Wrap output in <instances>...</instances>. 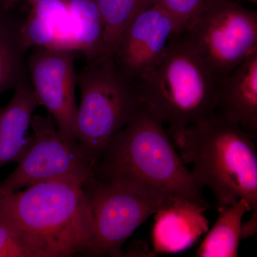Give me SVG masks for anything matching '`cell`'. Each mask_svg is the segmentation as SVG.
<instances>
[{
    "label": "cell",
    "mask_w": 257,
    "mask_h": 257,
    "mask_svg": "<svg viewBox=\"0 0 257 257\" xmlns=\"http://www.w3.org/2000/svg\"><path fill=\"white\" fill-rule=\"evenodd\" d=\"M0 257H30L16 236L0 223Z\"/></svg>",
    "instance_id": "ffe728a7"
},
{
    "label": "cell",
    "mask_w": 257,
    "mask_h": 257,
    "mask_svg": "<svg viewBox=\"0 0 257 257\" xmlns=\"http://www.w3.org/2000/svg\"><path fill=\"white\" fill-rule=\"evenodd\" d=\"M40 101L30 80L15 89L9 104L0 109V168L18 162L32 142V119Z\"/></svg>",
    "instance_id": "4fadbf2b"
},
{
    "label": "cell",
    "mask_w": 257,
    "mask_h": 257,
    "mask_svg": "<svg viewBox=\"0 0 257 257\" xmlns=\"http://www.w3.org/2000/svg\"><path fill=\"white\" fill-rule=\"evenodd\" d=\"M77 83L80 103L76 116L75 141L96 165L142 103L135 84L120 72L113 55L103 54L87 61L77 75Z\"/></svg>",
    "instance_id": "5b68a950"
},
{
    "label": "cell",
    "mask_w": 257,
    "mask_h": 257,
    "mask_svg": "<svg viewBox=\"0 0 257 257\" xmlns=\"http://www.w3.org/2000/svg\"><path fill=\"white\" fill-rule=\"evenodd\" d=\"M92 177L138 182L209 208L204 187L186 167L163 123L143 104L108 145Z\"/></svg>",
    "instance_id": "3957f363"
},
{
    "label": "cell",
    "mask_w": 257,
    "mask_h": 257,
    "mask_svg": "<svg viewBox=\"0 0 257 257\" xmlns=\"http://www.w3.org/2000/svg\"><path fill=\"white\" fill-rule=\"evenodd\" d=\"M104 24L103 54L113 55L123 32L139 14L155 0H94Z\"/></svg>",
    "instance_id": "ac0fdd59"
},
{
    "label": "cell",
    "mask_w": 257,
    "mask_h": 257,
    "mask_svg": "<svg viewBox=\"0 0 257 257\" xmlns=\"http://www.w3.org/2000/svg\"><path fill=\"white\" fill-rule=\"evenodd\" d=\"M23 25V35L29 50L34 47L52 49L56 39L69 23L66 0H45L30 5Z\"/></svg>",
    "instance_id": "9a60e30c"
},
{
    "label": "cell",
    "mask_w": 257,
    "mask_h": 257,
    "mask_svg": "<svg viewBox=\"0 0 257 257\" xmlns=\"http://www.w3.org/2000/svg\"><path fill=\"white\" fill-rule=\"evenodd\" d=\"M205 0H155L178 25L179 33L199 15Z\"/></svg>",
    "instance_id": "d6986e66"
},
{
    "label": "cell",
    "mask_w": 257,
    "mask_h": 257,
    "mask_svg": "<svg viewBox=\"0 0 257 257\" xmlns=\"http://www.w3.org/2000/svg\"><path fill=\"white\" fill-rule=\"evenodd\" d=\"M0 3V96L29 80L24 40L23 18L16 10Z\"/></svg>",
    "instance_id": "5bb4252c"
},
{
    "label": "cell",
    "mask_w": 257,
    "mask_h": 257,
    "mask_svg": "<svg viewBox=\"0 0 257 257\" xmlns=\"http://www.w3.org/2000/svg\"><path fill=\"white\" fill-rule=\"evenodd\" d=\"M135 85L142 104L169 130L185 127L215 113L218 84L179 34L156 68Z\"/></svg>",
    "instance_id": "277c9868"
},
{
    "label": "cell",
    "mask_w": 257,
    "mask_h": 257,
    "mask_svg": "<svg viewBox=\"0 0 257 257\" xmlns=\"http://www.w3.org/2000/svg\"><path fill=\"white\" fill-rule=\"evenodd\" d=\"M209 208L185 199H175L155 213L154 248L157 253H174L192 246L208 231L204 213Z\"/></svg>",
    "instance_id": "7c38bea8"
},
{
    "label": "cell",
    "mask_w": 257,
    "mask_h": 257,
    "mask_svg": "<svg viewBox=\"0 0 257 257\" xmlns=\"http://www.w3.org/2000/svg\"><path fill=\"white\" fill-rule=\"evenodd\" d=\"M84 184L59 179L0 194V223L30 257L89 256L92 219Z\"/></svg>",
    "instance_id": "6da1fadb"
},
{
    "label": "cell",
    "mask_w": 257,
    "mask_h": 257,
    "mask_svg": "<svg viewBox=\"0 0 257 257\" xmlns=\"http://www.w3.org/2000/svg\"><path fill=\"white\" fill-rule=\"evenodd\" d=\"M178 33L175 20L154 3L134 19L120 37L113 52L116 67L135 84L156 68Z\"/></svg>",
    "instance_id": "30bf717a"
},
{
    "label": "cell",
    "mask_w": 257,
    "mask_h": 257,
    "mask_svg": "<svg viewBox=\"0 0 257 257\" xmlns=\"http://www.w3.org/2000/svg\"><path fill=\"white\" fill-rule=\"evenodd\" d=\"M90 207V256H124L126 239L161 207L175 199L138 182L121 179L84 182Z\"/></svg>",
    "instance_id": "8992f818"
},
{
    "label": "cell",
    "mask_w": 257,
    "mask_h": 257,
    "mask_svg": "<svg viewBox=\"0 0 257 257\" xmlns=\"http://www.w3.org/2000/svg\"><path fill=\"white\" fill-rule=\"evenodd\" d=\"M75 52L87 61L102 54L104 29L100 13L94 0H66Z\"/></svg>",
    "instance_id": "e0dca14e"
},
{
    "label": "cell",
    "mask_w": 257,
    "mask_h": 257,
    "mask_svg": "<svg viewBox=\"0 0 257 257\" xmlns=\"http://www.w3.org/2000/svg\"><path fill=\"white\" fill-rule=\"evenodd\" d=\"M0 3H4V4L8 5V6L10 7H17L13 6V4H12L11 0H0Z\"/></svg>",
    "instance_id": "603a6c76"
},
{
    "label": "cell",
    "mask_w": 257,
    "mask_h": 257,
    "mask_svg": "<svg viewBox=\"0 0 257 257\" xmlns=\"http://www.w3.org/2000/svg\"><path fill=\"white\" fill-rule=\"evenodd\" d=\"M219 215L196 256L199 257H236L243 217L251 211L248 203L240 199L237 202L218 208Z\"/></svg>",
    "instance_id": "2e32d148"
},
{
    "label": "cell",
    "mask_w": 257,
    "mask_h": 257,
    "mask_svg": "<svg viewBox=\"0 0 257 257\" xmlns=\"http://www.w3.org/2000/svg\"><path fill=\"white\" fill-rule=\"evenodd\" d=\"M218 84L257 51V14L234 0H205L199 15L178 33Z\"/></svg>",
    "instance_id": "52a82bcc"
},
{
    "label": "cell",
    "mask_w": 257,
    "mask_h": 257,
    "mask_svg": "<svg viewBox=\"0 0 257 257\" xmlns=\"http://www.w3.org/2000/svg\"><path fill=\"white\" fill-rule=\"evenodd\" d=\"M215 114L257 135V51L217 86Z\"/></svg>",
    "instance_id": "8fae6325"
},
{
    "label": "cell",
    "mask_w": 257,
    "mask_h": 257,
    "mask_svg": "<svg viewBox=\"0 0 257 257\" xmlns=\"http://www.w3.org/2000/svg\"><path fill=\"white\" fill-rule=\"evenodd\" d=\"M27 68L40 105L46 107L61 135L76 143L74 52L34 47Z\"/></svg>",
    "instance_id": "9c48e42d"
},
{
    "label": "cell",
    "mask_w": 257,
    "mask_h": 257,
    "mask_svg": "<svg viewBox=\"0 0 257 257\" xmlns=\"http://www.w3.org/2000/svg\"><path fill=\"white\" fill-rule=\"evenodd\" d=\"M32 142L16 170L0 182V194L16 192L35 184L59 179L85 182L95 164L77 143L64 138L51 115H34Z\"/></svg>",
    "instance_id": "ba28073f"
},
{
    "label": "cell",
    "mask_w": 257,
    "mask_h": 257,
    "mask_svg": "<svg viewBox=\"0 0 257 257\" xmlns=\"http://www.w3.org/2000/svg\"><path fill=\"white\" fill-rule=\"evenodd\" d=\"M244 1L250 2V3H255V4L257 3V0H244Z\"/></svg>",
    "instance_id": "cb8c5ba5"
},
{
    "label": "cell",
    "mask_w": 257,
    "mask_h": 257,
    "mask_svg": "<svg viewBox=\"0 0 257 257\" xmlns=\"http://www.w3.org/2000/svg\"><path fill=\"white\" fill-rule=\"evenodd\" d=\"M42 1H45V0H11V3L13 6H18L19 3H22V2H25V3H28L29 5H32Z\"/></svg>",
    "instance_id": "7402d4cb"
},
{
    "label": "cell",
    "mask_w": 257,
    "mask_h": 257,
    "mask_svg": "<svg viewBox=\"0 0 257 257\" xmlns=\"http://www.w3.org/2000/svg\"><path fill=\"white\" fill-rule=\"evenodd\" d=\"M167 131L197 182L211 189L217 209L243 199L257 209L256 138L215 113Z\"/></svg>",
    "instance_id": "7a4b0ae2"
},
{
    "label": "cell",
    "mask_w": 257,
    "mask_h": 257,
    "mask_svg": "<svg viewBox=\"0 0 257 257\" xmlns=\"http://www.w3.org/2000/svg\"><path fill=\"white\" fill-rule=\"evenodd\" d=\"M253 214L250 217L249 220L246 222H242L240 231V239H246L253 236L256 234L257 218L256 210L253 211Z\"/></svg>",
    "instance_id": "44dd1931"
}]
</instances>
